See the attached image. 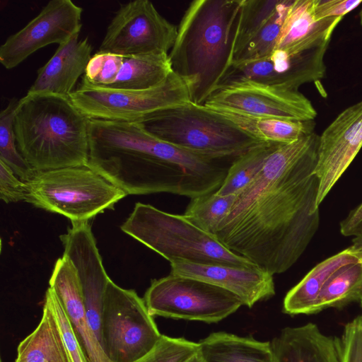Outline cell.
Masks as SVG:
<instances>
[{
	"label": "cell",
	"mask_w": 362,
	"mask_h": 362,
	"mask_svg": "<svg viewBox=\"0 0 362 362\" xmlns=\"http://www.w3.org/2000/svg\"><path fill=\"white\" fill-rule=\"evenodd\" d=\"M315 132L280 145L214 235L233 252L274 275L291 267L320 225Z\"/></svg>",
	"instance_id": "1"
},
{
	"label": "cell",
	"mask_w": 362,
	"mask_h": 362,
	"mask_svg": "<svg viewBox=\"0 0 362 362\" xmlns=\"http://www.w3.org/2000/svg\"><path fill=\"white\" fill-rule=\"evenodd\" d=\"M88 166L127 195L167 192L190 199L217 191L235 157L193 152L139 122L89 119Z\"/></svg>",
	"instance_id": "2"
},
{
	"label": "cell",
	"mask_w": 362,
	"mask_h": 362,
	"mask_svg": "<svg viewBox=\"0 0 362 362\" xmlns=\"http://www.w3.org/2000/svg\"><path fill=\"white\" fill-rule=\"evenodd\" d=\"M242 0H194L186 9L168 57L189 86L192 102L204 105L232 62Z\"/></svg>",
	"instance_id": "3"
},
{
	"label": "cell",
	"mask_w": 362,
	"mask_h": 362,
	"mask_svg": "<svg viewBox=\"0 0 362 362\" xmlns=\"http://www.w3.org/2000/svg\"><path fill=\"white\" fill-rule=\"evenodd\" d=\"M88 124L70 96L27 93L13 121L18 149L35 171L87 165Z\"/></svg>",
	"instance_id": "4"
},
{
	"label": "cell",
	"mask_w": 362,
	"mask_h": 362,
	"mask_svg": "<svg viewBox=\"0 0 362 362\" xmlns=\"http://www.w3.org/2000/svg\"><path fill=\"white\" fill-rule=\"evenodd\" d=\"M120 229L170 262L182 260L257 267L228 250L214 235L198 228L184 214L168 213L148 204L136 203Z\"/></svg>",
	"instance_id": "5"
},
{
	"label": "cell",
	"mask_w": 362,
	"mask_h": 362,
	"mask_svg": "<svg viewBox=\"0 0 362 362\" xmlns=\"http://www.w3.org/2000/svg\"><path fill=\"white\" fill-rule=\"evenodd\" d=\"M139 122L161 140L218 157H238L263 142L221 114L192 101L155 112Z\"/></svg>",
	"instance_id": "6"
},
{
	"label": "cell",
	"mask_w": 362,
	"mask_h": 362,
	"mask_svg": "<svg viewBox=\"0 0 362 362\" xmlns=\"http://www.w3.org/2000/svg\"><path fill=\"white\" fill-rule=\"evenodd\" d=\"M24 182L25 202L71 222L88 221L127 195L88 165L35 171Z\"/></svg>",
	"instance_id": "7"
},
{
	"label": "cell",
	"mask_w": 362,
	"mask_h": 362,
	"mask_svg": "<svg viewBox=\"0 0 362 362\" xmlns=\"http://www.w3.org/2000/svg\"><path fill=\"white\" fill-rule=\"evenodd\" d=\"M69 96L89 119L129 122H141L155 112L192 101L188 84L173 71L160 85L145 90L98 87L82 78Z\"/></svg>",
	"instance_id": "8"
},
{
	"label": "cell",
	"mask_w": 362,
	"mask_h": 362,
	"mask_svg": "<svg viewBox=\"0 0 362 362\" xmlns=\"http://www.w3.org/2000/svg\"><path fill=\"white\" fill-rule=\"evenodd\" d=\"M102 346L112 362H139L162 337L144 299L110 280L102 315Z\"/></svg>",
	"instance_id": "9"
},
{
	"label": "cell",
	"mask_w": 362,
	"mask_h": 362,
	"mask_svg": "<svg viewBox=\"0 0 362 362\" xmlns=\"http://www.w3.org/2000/svg\"><path fill=\"white\" fill-rule=\"evenodd\" d=\"M144 300L151 316L218 322L243 305L233 293L208 282L170 274L154 279Z\"/></svg>",
	"instance_id": "10"
},
{
	"label": "cell",
	"mask_w": 362,
	"mask_h": 362,
	"mask_svg": "<svg viewBox=\"0 0 362 362\" xmlns=\"http://www.w3.org/2000/svg\"><path fill=\"white\" fill-rule=\"evenodd\" d=\"M177 27L166 20L148 0L121 4L107 26L98 52L131 57L168 54Z\"/></svg>",
	"instance_id": "11"
},
{
	"label": "cell",
	"mask_w": 362,
	"mask_h": 362,
	"mask_svg": "<svg viewBox=\"0 0 362 362\" xmlns=\"http://www.w3.org/2000/svg\"><path fill=\"white\" fill-rule=\"evenodd\" d=\"M204 106L240 114L285 120H314L317 113L298 90L254 82H241L216 89Z\"/></svg>",
	"instance_id": "12"
},
{
	"label": "cell",
	"mask_w": 362,
	"mask_h": 362,
	"mask_svg": "<svg viewBox=\"0 0 362 362\" xmlns=\"http://www.w3.org/2000/svg\"><path fill=\"white\" fill-rule=\"evenodd\" d=\"M329 43L296 54L274 50L260 59L232 63L216 89L237 83L254 82L298 90L301 85L325 76L324 58Z\"/></svg>",
	"instance_id": "13"
},
{
	"label": "cell",
	"mask_w": 362,
	"mask_h": 362,
	"mask_svg": "<svg viewBox=\"0 0 362 362\" xmlns=\"http://www.w3.org/2000/svg\"><path fill=\"white\" fill-rule=\"evenodd\" d=\"M82 12V8L71 0L49 1L37 16L1 46V64L11 69L44 47L66 42L81 32Z\"/></svg>",
	"instance_id": "14"
},
{
	"label": "cell",
	"mask_w": 362,
	"mask_h": 362,
	"mask_svg": "<svg viewBox=\"0 0 362 362\" xmlns=\"http://www.w3.org/2000/svg\"><path fill=\"white\" fill-rule=\"evenodd\" d=\"M71 223L67 232L60 235L63 255L71 261L77 270L86 317L102 346V315L110 279L88 221Z\"/></svg>",
	"instance_id": "15"
},
{
	"label": "cell",
	"mask_w": 362,
	"mask_h": 362,
	"mask_svg": "<svg viewBox=\"0 0 362 362\" xmlns=\"http://www.w3.org/2000/svg\"><path fill=\"white\" fill-rule=\"evenodd\" d=\"M362 148V100L346 108L320 136L315 173L319 180L317 206Z\"/></svg>",
	"instance_id": "16"
},
{
	"label": "cell",
	"mask_w": 362,
	"mask_h": 362,
	"mask_svg": "<svg viewBox=\"0 0 362 362\" xmlns=\"http://www.w3.org/2000/svg\"><path fill=\"white\" fill-rule=\"evenodd\" d=\"M170 274L197 279L226 289L249 308L275 294L273 275L257 267L197 264L182 260L170 262Z\"/></svg>",
	"instance_id": "17"
},
{
	"label": "cell",
	"mask_w": 362,
	"mask_h": 362,
	"mask_svg": "<svg viewBox=\"0 0 362 362\" xmlns=\"http://www.w3.org/2000/svg\"><path fill=\"white\" fill-rule=\"evenodd\" d=\"M49 283L70 320L87 361L112 362L88 322L78 272L68 257L63 255L57 260Z\"/></svg>",
	"instance_id": "18"
},
{
	"label": "cell",
	"mask_w": 362,
	"mask_h": 362,
	"mask_svg": "<svg viewBox=\"0 0 362 362\" xmlns=\"http://www.w3.org/2000/svg\"><path fill=\"white\" fill-rule=\"evenodd\" d=\"M79 33L59 45L48 62L37 70L35 81L27 93H52L69 96L91 58L92 45Z\"/></svg>",
	"instance_id": "19"
},
{
	"label": "cell",
	"mask_w": 362,
	"mask_h": 362,
	"mask_svg": "<svg viewBox=\"0 0 362 362\" xmlns=\"http://www.w3.org/2000/svg\"><path fill=\"white\" fill-rule=\"evenodd\" d=\"M315 6V0H292L275 50L293 55L329 42L342 18L317 20Z\"/></svg>",
	"instance_id": "20"
},
{
	"label": "cell",
	"mask_w": 362,
	"mask_h": 362,
	"mask_svg": "<svg viewBox=\"0 0 362 362\" xmlns=\"http://www.w3.org/2000/svg\"><path fill=\"white\" fill-rule=\"evenodd\" d=\"M271 344L276 362H341L338 337L312 322L283 329Z\"/></svg>",
	"instance_id": "21"
},
{
	"label": "cell",
	"mask_w": 362,
	"mask_h": 362,
	"mask_svg": "<svg viewBox=\"0 0 362 362\" xmlns=\"http://www.w3.org/2000/svg\"><path fill=\"white\" fill-rule=\"evenodd\" d=\"M361 257L349 247L317 264L287 293L284 299L283 312L291 315L311 314L327 281L341 268L358 261Z\"/></svg>",
	"instance_id": "22"
},
{
	"label": "cell",
	"mask_w": 362,
	"mask_h": 362,
	"mask_svg": "<svg viewBox=\"0 0 362 362\" xmlns=\"http://www.w3.org/2000/svg\"><path fill=\"white\" fill-rule=\"evenodd\" d=\"M198 344L203 362H276L271 343L252 337L218 332Z\"/></svg>",
	"instance_id": "23"
},
{
	"label": "cell",
	"mask_w": 362,
	"mask_h": 362,
	"mask_svg": "<svg viewBox=\"0 0 362 362\" xmlns=\"http://www.w3.org/2000/svg\"><path fill=\"white\" fill-rule=\"evenodd\" d=\"M15 362H71L56 318L47 303L37 327L17 349Z\"/></svg>",
	"instance_id": "24"
},
{
	"label": "cell",
	"mask_w": 362,
	"mask_h": 362,
	"mask_svg": "<svg viewBox=\"0 0 362 362\" xmlns=\"http://www.w3.org/2000/svg\"><path fill=\"white\" fill-rule=\"evenodd\" d=\"M209 109L221 114L255 138L266 142L289 144L313 133L315 127L314 120H285L250 116L223 109Z\"/></svg>",
	"instance_id": "25"
},
{
	"label": "cell",
	"mask_w": 362,
	"mask_h": 362,
	"mask_svg": "<svg viewBox=\"0 0 362 362\" xmlns=\"http://www.w3.org/2000/svg\"><path fill=\"white\" fill-rule=\"evenodd\" d=\"M173 71L168 54L125 57L116 81L108 88L148 89L162 83Z\"/></svg>",
	"instance_id": "26"
},
{
	"label": "cell",
	"mask_w": 362,
	"mask_h": 362,
	"mask_svg": "<svg viewBox=\"0 0 362 362\" xmlns=\"http://www.w3.org/2000/svg\"><path fill=\"white\" fill-rule=\"evenodd\" d=\"M361 259L335 273L323 286L311 314L329 308H341L362 299V255Z\"/></svg>",
	"instance_id": "27"
},
{
	"label": "cell",
	"mask_w": 362,
	"mask_h": 362,
	"mask_svg": "<svg viewBox=\"0 0 362 362\" xmlns=\"http://www.w3.org/2000/svg\"><path fill=\"white\" fill-rule=\"evenodd\" d=\"M281 144L263 141L237 157L216 193L221 195L239 193L255 179L269 157Z\"/></svg>",
	"instance_id": "28"
},
{
	"label": "cell",
	"mask_w": 362,
	"mask_h": 362,
	"mask_svg": "<svg viewBox=\"0 0 362 362\" xmlns=\"http://www.w3.org/2000/svg\"><path fill=\"white\" fill-rule=\"evenodd\" d=\"M237 194L221 195L216 192L192 198L184 216L193 224L214 235L231 211Z\"/></svg>",
	"instance_id": "29"
},
{
	"label": "cell",
	"mask_w": 362,
	"mask_h": 362,
	"mask_svg": "<svg viewBox=\"0 0 362 362\" xmlns=\"http://www.w3.org/2000/svg\"><path fill=\"white\" fill-rule=\"evenodd\" d=\"M281 1L242 0L233 40L232 60L276 13Z\"/></svg>",
	"instance_id": "30"
},
{
	"label": "cell",
	"mask_w": 362,
	"mask_h": 362,
	"mask_svg": "<svg viewBox=\"0 0 362 362\" xmlns=\"http://www.w3.org/2000/svg\"><path fill=\"white\" fill-rule=\"evenodd\" d=\"M19 100L13 98L0 113V160L8 165L23 182L29 180L35 170L20 153L13 129V121Z\"/></svg>",
	"instance_id": "31"
},
{
	"label": "cell",
	"mask_w": 362,
	"mask_h": 362,
	"mask_svg": "<svg viewBox=\"0 0 362 362\" xmlns=\"http://www.w3.org/2000/svg\"><path fill=\"white\" fill-rule=\"evenodd\" d=\"M291 1L292 0H281L276 13L237 54L232 63L260 59L269 55L275 50Z\"/></svg>",
	"instance_id": "32"
},
{
	"label": "cell",
	"mask_w": 362,
	"mask_h": 362,
	"mask_svg": "<svg viewBox=\"0 0 362 362\" xmlns=\"http://www.w3.org/2000/svg\"><path fill=\"white\" fill-rule=\"evenodd\" d=\"M123 60L122 56L98 52L91 57L82 78L93 86L109 88L116 81Z\"/></svg>",
	"instance_id": "33"
},
{
	"label": "cell",
	"mask_w": 362,
	"mask_h": 362,
	"mask_svg": "<svg viewBox=\"0 0 362 362\" xmlns=\"http://www.w3.org/2000/svg\"><path fill=\"white\" fill-rule=\"evenodd\" d=\"M199 349L198 343L162 334L156 346L139 362H185Z\"/></svg>",
	"instance_id": "34"
},
{
	"label": "cell",
	"mask_w": 362,
	"mask_h": 362,
	"mask_svg": "<svg viewBox=\"0 0 362 362\" xmlns=\"http://www.w3.org/2000/svg\"><path fill=\"white\" fill-rule=\"evenodd\" d=\"M45 302L49 306L56 318L71 362H88L76 337L70 320L59 298L50 286L46 291Z\"/></svg>",
	"instance_id": "35"
},
{
	"label": "cell",
	"mask_w": 362,
	"mask_h": 362,
	"mask_svg": "<svg viewBox=\"0 0 362 362\" xmlns=\"http://www.w3.org/2000/svg\"><path fill=\"white\" fill-rule=\"evenodd\" d=\"M338 342L341 362H362V315L344 326Z\"/></svg>",
	"instance_id": "36"
},
{
	"label": "cell",
	"mask_w": 362,
	"mask_h": 362,
	"mask_svg": "<svg viewBox=\"0 0 362 362\" xmlns=\"http://www.w3.org/2000/svg\"><path fill=\"white\" fill-rule=\"evenodd\" d=\"M25 183L4 161L0 160V198L6 203L25 201Z\"/></svg>",
	"instance_id": "37"
},
{
	"label": "cell",
	"mask_w": 362,
	"mask_h": 362,
	"mask_svg": "<svg viewBox=\"0 0 362 362\" xmlns=\"http://www.w3.org/2000/svg\"><path fill=\"white\" fill-rule=\"evenodd\" d=\"M362 3V0H315V14L317 20L343 18Z\"/></svg>",
	"instance_id": "38"
},
{
	"label": "cell",
	"mask_w": 362,
	"mask_h": 362,
	"mask_svg": "<svg viewBox=\"0 0 362 362\" xmlns=\"http://www.w3.org/2000/svg\"><path fill=\"white\" fill-rule=\"evenodd\" d=\"M362 230V203L352 209L340 222V232L344 236L356 235Z\"/></svg>",
	"instance_id": "39"
},
{
	"label": "cell",
	"mask_w": 362,
	"mask_h": 362,
	"mask_svg": "<svg viewBox=\"0 0 362 362\" xmlns=\"http://www.w3.org/2000/svg\"><path fill=\"white\" fill-rule=\"evenodd\" d=\"M349 247L359 255H362V230L355 235Z\"/></svg>",
	"instance_id": "40"
},
{
	"label": "cell",
	"mask_w": 362,
	"mask_h": 362,
	"mask_svg": "<svg viewBox=\"0 0 362 362\" xmlns=\"http://www.w3.org/2000/svg\"><path fill=\"white\" fill-rule=\"evenodd\" d=\"M185 362H203V359L201 356L199 351L189 359H187Z\"/></svg>",
	"instance_id": "41"
},
{
	"label": "cell",
	"mask_w": 362,
	"mask_h": 362,
	"mask_svg": "<svg viewBox=\"0 0 362 362\" xmlns=\"http://www.w3.org/2000/svg\"><path fill=\"white\" fill-rule=\"evenodd\" d=\"M360 21H361V24L362 25V9H361V11L360 12Z\"/></svg>",
	"instance_id": "42"
},
{
	"label": "cell",
	"mask_w": 362,
	"mask_h": 362,
	"mask_svg": "<svg viewBox=\"0 0 362 362\" xmlns=\"http://www.w3.org/2000/svg\"><path fill=\"white\" fill-rule=\"evenodd\" d=\"M360 303H361V308H362V299L360 300Z\"/></svg>",
	"instance_id": "43"
}]
</instances>
